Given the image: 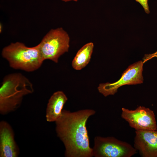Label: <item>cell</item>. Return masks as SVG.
I'll use <instances>...</instances> for the list:
<instances>
[{
  "instance_id": "5bb4252c",
  "label": "cell",
  "mask_w": 157,
  "mask_h": 157,
  "mask_svg": "<svg viewBox=\"0 0 157 157\" xmlns=\"http://www.w3.org/2000/svg\"><path fill=\"white\" fill-rule=\"evenodd\" d=\"M62 1L65 2H67L68 1H77L78 0H61Z\"/></svg>"
},
{
  "instance_id": "7a4b0ae2",
  "label": "cell",
  "mask_w": 157,
  "mask_h": 157,
  "mask_svg": "<svg viewBox=\"0 0 157 157\" xmlns=\"http://www.w3.org/2000/svg\"><path fill=\"white\" fill-rule=\"evenodd\" d=\"M32 84L20 73L10 74L3 79L0 88V113L5 115L15 110L24 97L33 91Z\"/></svg>"
},
{
  "instance_id": "277c9868",
  "label": "cell",
  "mask_w": 157,
  "mask_h": 157,
  "mask_svg": "<svg viewBox=\"0 0 157 157\" xmlns=\"http://www.w3.org/2000/svg\"><path fill=\"white\" fill-rule=\"evenodd\" d=\"M70 38L62 28L51 30L38 44L43 60L57 63L59 58L68 51Z\"/></svg>"
},
{
  "instance_id": "5b68a950",
  "label": "cell",
  "mask_w": 157,
  "mask_h": 157,
  "mask_svg": "<svg viewBox=\"0 0 157 157\" xmlns=\"http://www.w3.org/2000/svg\"><path fill=\"white\" fill-rule=\"evenodd\" d=\"M95 157H131L137 151L127 142L113 137H95L92 148Z\"/></svg>"
},
{
  "instance_id": "4fadbf2b",
  "label": "cell",
  "mask_w": 157,
  "mask_h": 157,
  "mask_svg": "<svg viewBox=\"0 0 157 157\" xmlns=\"http://www.w3.org/2000/svg\"><path fill=\"white\" fill-rule=\"evenodd\" d=\"M154 57H156L157 58V51L153 53L145 55L143 58V62L144 63Z\"/></svg>"
},
{
  "instance_id": "6da1fadb",
  "label": "cell",
  "mask_w": 157,
  "mask_h": 157,
  "mask_svg": "<svg viewBox=\"0 0 157 157\" xmlns=\"http://www.w3.org/2000/svg\"><path fill=\"white\" fill-rule=\"evenodd\" d=\"M95 113L92 109L75 112L63 110L60 117L55 122L56 131L65 147V157L93 156L86 125L88 118Z\"/></svg>"
},
{
  "instance_id": "52a82bcc",
  "label": "cell",
  "mask_w": 157,
  "mask_h": 157,
  "mask_svg": "<svg viewBox=\"0 0 157 157\" xmlns=\"http://www.w3.org/2000/svg\"><path fill=\"white\" fill-rule=\"evenodd\" d=\"M121 117L136 131L157 130L155 115L149 108L141 106L134 110L122 108Z\"/></svg>"
},
{
  "instance_id": "7c38bea8",
  "label": "cell",
  "mask_w": 157,
  "mask_h": 157,
  "mask_svg": "<svg viewBox=\"0 0 157 157\" xmlns=\"http://www.w3.org/2000/svg\"><path fill=\"white\" fill-rule=\"evenodd\" d=\"M148 0H135V1L139 3L143 7L145 13L147 14L150 13L149 6L148 5Z\"/></svg>"
},
{
  "instance_id": "8fae6325",
  "label": "cell",
  "mask_w": 157,
  "mask_h": 157,
  "mask_svg": "<svg viewBox=\"0 0 157 157\" xmlns=\"http://www.w3.org/2000/svg\"><path fill=\"white\" fill-rule=\"evenodd\" d=\"M94 44L90 42L83 46L77 52L72 63V67L77 70L85 67L90 61Z\"/></svg>"
},
{
  "instance_id": "9c48e42d",
  "label": "cell",
  "mask_w": 157,
  "mask_h": 157,
  "mask_svg": "<svg viewBox=\"0 0 157 157\" xmlns=\"http://www.w3.org/2000/svg\"><path fill=\"white\" fill-rule=\"evenodd\" d=\"M19 149L14 139L13 131L7 122H0V157H17Z\"/></svg>"
},
{
  "instance_id": "30bf717a",
  "label": "cell",
  "mask_w": 157,
  "mask_h": 157,
  "mask_svg": "<svg viewBox=\"0 0 157 157\" xmlns=\"http://www.w3.org/2000/svg\"><path fill=\"white\" fill-rule=\"evenodd\" d=\"M67 100L62 91L53 93L49 100L46 108V118L47 122H55L60 117L63 107Z\"/></svg>"
},
{
  "instance_id": "8992f818",
  "label": "cell",
  "mask_w": 157,
  "mask_h": 157,
  "mask_svg": "<svg viewBox=\"0 0 157 157\" xmlns=\"http://www.w3.org/2000/svg\"><path fill=\"white\" fill-rule=\"evenodd\" d=\"M143 63L141 60L129 65L122 73L120 78L115 82L100 84L97 88L99 92L106 97L114 95L119 87L125 85L142 83Z\"/></svg>"
},
{
  "instance_id": "9a60e30c",
  "label": "cell",
  "mask_w": 157,
  "mask_h": 157,
  "mask_svg": "<svg viewBox=\"0 0 157 157\" xmlns=\"http://www.w3.org/2000/svg\"><path fill=\"white\" fill-rule=\"evenodd\" d=\"M2 25H1V24H0V32H1L2 31Z\"/></svg>"
},
{
  "instance_id": "ba28073f",
  "label": "cell",
  "mask_w": 157,
  "mask_h": 157,
  "mask_svg": "<svg viewBox=\"0 0 157 157\" xmlns=\"http://www.w3.org/2000/svg\"><path fill=\"white\" fill-rule=\"evenodd\" d=\"M133 147L142 157H157V130L135 131Z\"/></svg>"
},
{
  "instance_id": "3957f363",
  "label": "cell",
  "mask_w": 157,
  "mask_h": 157,
  "mask_svg": "<svg viewBox=\"0 0 157 157\" xmlns=\"http://www.w3.org/2000/svg\"><path fill=\"white\" fill-rule=\"evenodd\" d=\"M1 54L10 67L27 72L38 69L44 61L38 45L28 47L19 42L11 43L4 47Z\"/></svg>"
}]
</instances>
